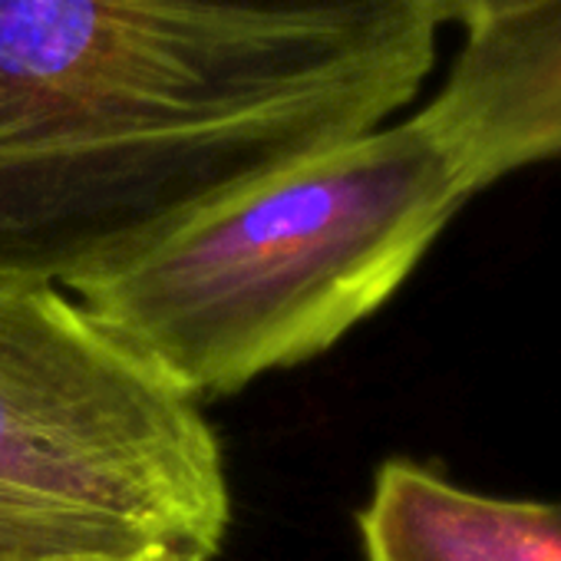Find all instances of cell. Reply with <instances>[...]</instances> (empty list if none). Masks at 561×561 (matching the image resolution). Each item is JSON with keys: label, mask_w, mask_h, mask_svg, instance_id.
Instances as JSON below:
<instances>
[{"label": "cell", "mask_w": 561, "mask_h": 561, "mask_svg": "<svg viewBox=\"0 0 561 561\" xmlns=\"http://www.w3.org/2000/svg\"><path fill=\"white\" fill-rule=\"evenodd\" d=\"M436 31L420 0H0V280L70 291L393 123Z\"/></svg>", "instance_id": "obj_1"}, {"label": "cell", "mask_w": 561, "mask_h": 561, "mask_svg": "<svg viewBox=\"0 0 561 561\" xmlns=\"http://www.w3.org/2000/svg\"><path fill=\"white\" fill-rule=\"evenodd\" d=\"M469 198L413 113L205 205L70 295L202 403L331 351Z\"/></svg>", "instance_id": "obj_2"}, {"label": "cell", "mask_w": 561, "mask_h": 561, "mask_svg": "<svg viewBox=\"0 0 561 561\" xmlns=\"http://www.w3.org/2000/svg\"><path fill=\"white\" fill-rule=\"evenodd\" d=\"M228 522L198 400L67 288L0 280V558L175 548L215 561Z\"/></svg>", "instance_id": "obj_3"}, {"label": "cell", "mask_w": 561, "mask_h": 561, "mask_svg": "<svg viewBox=\"0 0 561 561\" xmlns=\"http://www.w3.org/2000/svg\"><path fill=\"white\" fill-rule=\"evenodd\" d=\"M416 116L472 195L512 172L561 162V0L469 34Z\"/></svg>", "instance_id": "obj_4"}, {"label": "cell", "mask_w": 561, "mask_h": 561, "mask_svg": "<svg viewBox=\"0 0 561 561\" xmlns=\"http://www.w3.org/2000/svg\"><path fill=\"white\" fill-rule=\"evenodd\" d=\"M364 561H561V502L505 499L387 459L357 512Z\"/></svg>", "instance_id": "obj_5"}, {"label": "cell", "mask_w": 561, "mask_h": 561, "mask_svg": "<svg viewBox=\"0 0 561 561\" xmlns=\"http://www.w3.org/2000/svg\"><path fill=\"white\" fill-rule=\"evenodd\" d=\"M436 27H459L466 37L535 14L554 0H420Z\"/></svg>", "instance_id": "obj_6"}, {"label": "cell", "mask_w": 561, "mask_h": 561, "mask_svg": "<svg viewBox=\"0 0 561 561\" xmlns=\"http://www.w3.org/2000/svg\"><path fill=\"white\" fill-rule=\"evenodd\" d=\"M37 561H208L192 551L175 548H142V551H90V554H57V558H37Z\"/></svg>", "instance_id": "obj_7"}, {"label": "cell", "mask_w": 561, "mask_h": 561, "mask_svg": "<svg viewBox=\"0 0 561 561\" xmlns=\"http://www.w3.org/2000/svg\"><path fill=\"white\" fill-rule=\"evenodd\" d=\"M0 561H4V558H0Z\"/></svg>", "instance_id": "obj_8"}]
</instances>
